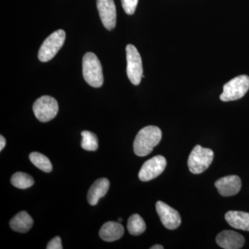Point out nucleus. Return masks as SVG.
Instances as JSON below:
<instances>
[{
    "label": "nucleus",
    "instance_id": "nucleus-20",
    "mask_svg": "<svg viewBox=\"0 0 249 249\" xmlns=\"http://www.w3.org/2000/svg\"><path fill=\"white\" fill-rule=\"evenodd\" d=\"M81 147L87 151H96L98 148V138L96 134L89 131L85 130L81 133Z\"/></svg>",
    "mask_w": 249,
    "mask_h": 249
},
{
    "label": "nucleus",
    "instance_id": "nucleus-19",
    "mask_svg": "<svg viewBox=\"0 0 249 249\" xmlns=\"http://www.w3.org/2000/svg\"><path fill=\"white\" fill-rule=\"evenodd\" d=\"M13 186L19 189H27L30 188L34 184V179L32 177L27 173H15L11 179Z\"/></svg>",
    "mask_w": 249,
    "mask_h": 249
},
{
    "label": "nucleus",
    "instance_id": "nucleus-13",
    "mask_svg": "<svg viewBox=\"0 0 249 249\" xmlns=\"http://www.w3.org/2000/svg\"><path fill=\"white\" fill-rule=\"evenodd\" d=\"M124 234V228L119 222H107L101 228L99 236L103 240L111 242L119 240Z\"/></svg>",
    "mask_w": 249,
    "mask_h": 249
},
{
    "label": "nucleus",
    "instance_id": "nucleus-3",
    "mask_svg": "<svg viewBox=\"0 0 249 249\" xmlns=\"http://www.w3.org/2000/svg\"><path fill=\"white\" fill-rule=\"evenodd\" d=\"M213 159L214 152L212 150L196 145L188 157V168L192 173L199 175L209 168Z\"/></svg>",
    "mask_w": 249,
    "mask_h": 249
},
{
    "label": "nucleus",
    "instance_id": "nucleus-5",
    "mask_svg": "<svg viewBox=\"0 0 249 249\" xmlns=\"http://www.w3.org/2000/svg\"><path fill=\"white\" fill-rule=\"evenodd\" d=\"M65 38L66 34L62 29L51 34L41 45L38 52L39 60L46 62L53 58L65 43Z\"/></svg>",
    "mask_w": 249,
    "mask_h": 249
},
{
    "label": "nucleus",
    "instance_id": "nucleus-23",
    "mask_svg": "<svg viewBox=\"0 0 249 249\" xmlns=\"http://www.w3.org/2000/svg\"><path fill=\"white\" fill-rule=\"evenodd\" d=\"M6 139L2 135H1V137H0V151H2L5 145H6Z\"/></svg>",
    "mask_w": 249,
    "mask_h": 249
},
{
    "label": "nucleus",
    "instance_id": "nucleus-22",
    "mask_svg": "<svg viewBox=\"0 0 249 249\" xmlns=\"http://www.w3.org/2000/svg\"><path fill=\"white\" fill-rule=\"evenodd\" d=\"M63 248L62 246L61 239L58 236L54 237L47 245V249H62Z\"/></svg>",
    "mask_w": 249,
    "mask_h": 249
},
{
    "label": "nucleus",
    "instance_id": "nucleus-15",
    "mask_svg": "<svg viewBox=\"0 0 249 249\" xmlns=\"http://www.w3.org/2000/svg\"><path fill=\"white\" fill-rule=\"evenodd\" d=\"M225 219L231 227L249 231V213L229 211L225 214Z\"/></svg>",
    "mask_w": 249,
    "mask_h": 249
},
{
    "label": "nucleus",
    "instance_id": "nucleus-24",
    "mask_svg": "<svg viewBox=\"0 0 249 249\" xmlns=\"http://www.w3.org/2000/svg\"><path fill=\"white\" fill-rule=\"evenodd\" d=\"M163 246L161 245H155L153 247H152L150 249H163Z\"/></svg>",
    "mask_w": 249,
    "mask_h": 249
},
{
    "label": "nucleus",
    "instance_id": "nucleus-7",
    "mask_svg": "<svg viewBox=\"0 0 249 249\" xmlns=\"http://www.w3.org/2000/svg\"><path fill=\"white\" fill-rule=\"evenodd\" d=\"M127 75L129 81L134 85H139L143 75L142 57L137 49L132 45L126 47Z\"/></svg>",
    "mask_w": 249,
    "mask_h": 249
},
{
    "label": "nucleus",
    "instance_id": "nucleus-2",
    "mask_svg": "<svg viewBox=\"0 0 249 249\" xmlns=\"http://www.w3.org/2000/svg\"><path fill=\"white\" fill-rule=\"evenodd\" d=\"M83 73L87 83L93 88H101L103 84V68L96 54L88 52L83 58Z\"/></svg>",
    "mask_w": 249,
    "mask_h": 249
},
{
    "label": "nucleus",
    "instance_id": "nucleus-12",
    "mask_svg": "<svg viewBox=\"0 0 249 249\" xmlns=\"http://www.w3.org/2000/svg\"><path fill=\"white\" fill-rule=\"evenodd\" d=\"M216 242L225 249H240L245 245V237L233 231H224L216 237Z\"/></svg>",
    "mask_w": 249,
    "mask_h": 249
},
{
    "label": "nucleus",
    "instance_id": "nucleus-14",
    "mask_svg": "<svg viewBox=\"0 0 249 249\" xmlns=\"http://www.w3.org/2000/svg\"><path fill=\"white\" fill-rule=\"evenodd\" d=\"M109 188V181L107 178H101L96 180L90 187L88 194V202L91 206L98 204V200L107 194Z\"/></svg>",
    "mask_w": 249,
    "mask_h": 249
},
{
    "label": "nucleus",
    "instance_id": "nucleus-11",
    "mask_svg": "<svg viewBox=\"0 0 249 249\" xmlns=\"http://www.w3.org/2000/svg\"><path fill=\"white\" fill-rule=\"evenodd\" d=\"M218 193L223 196H235L242 188V180L237 175H229L217 180L214 183Z\"/></svg>",
    "mask_w": 249,
    "mask_h": 249
},
{
    "label": "nucleus",
    "instance_id": "nucleus-21",
    "mask_svg": "<svg viewBox=\"0 0 249 249\" xmlns=\"http://www.w3.org/2000/svg\"><path fill=\"white\" fill-rule=\"evenodd\" d=\"M139 0H121L123 8L127 15H133L135 13Z\"/></svg>",
    "mask_w": 249,
    "mask_h": 249
},
{
    "label": "nucleus",
    "instance_id": "nucleus-18",
    "mask_svg": "<svg viewBox=\"0 0 249 249\" xmlns=\"http://www.w3.org/2000/svg\"><path fill=\"white\" fill-rule=\"evenodd\" d=\"M29 160L32 162L33 164L45 173H50L53 169L50 160L40 152H34L31 153L29 155Z\"/></svg>",
    "mask_w": 249,
    "mask_h": 249
},
{
    "label": "nucleus",
    "instance_id": "nucleus-16",
    "mask_svg": "<svg viewBox=\"0 0 249 249\" xmlns=\"http://www.w3.org/2000/svg\"><path fill=\"white\" fill-rule=\"evenodd\" d=\"M34 220L32 217L26 211H21L10 221V227L18 232H27L33 227Z\"/></svg>",
    "mask_w": 249,
    "mask_h": 249
},
{
    "label": "nucleus",
    "instance_id": "nucleus-4",
    "mask_svg": "<svg viewBox=\"0 0 249 249\" xmlns=\"http://www.w3.org/2000/svg\"><path fill=\"white\" fill-rule=\"evenodd\" d=\"M249 89V77L247 75H241L224 85L223 92L219 98L224 102L237 101L243 98Z\"/></svg>",
    "mask_w": 249,
    "mask_h": 249
},
{
    "label": "nucleus",
    "instance_id": "nucleus-25",
    "mask_svg": "<svg viewBox=\"0 0 249 249\" xmlns=\"http://www.w3.org/2000/svg\"><path fill=\"white\" fill-rule=\"evenodd\" d=\"M122 221H123L122 218H119V219H118V222H122Z\"/></svg>",
    "mask_w": 249,
    "mask_h": 249
},
{
    "label": "nucleus",
    "instance_id": "nucleus-8",
    "mask_svg": "<svg viewBox=\"0 0 249 249\" xmlns=\"http://www.w3.org/2000/svg\"><path fill=\"white\" fill-rule=\"evenodd\" d=\"M167 161L164 157L158 155L147 160L142 165L139 178L142 181H149L160 176L164 171Z\"/></svg>",
    "mask_w": 249,
    "mask_h": 249
},
{
    "label": "nucleus",
    "instance_id": "nucleus-6",
    "mask_svg": "<svg viewBox=\"0 0 249 249\" xmlns=\"http://www.w3.org/2000/svg\"><path fill=\"white\" fill-rule=\"evenodd\" d=\"M33 110L37 120L42 123L49 122L58 114V103L52 96H41L34 103Z\"/></svg>",
    "mask_w": 249,
    "mask_h": 249
},
{
    "label": "nucleus",
    "instance_id": "nucleus-17",
    "mask_svg": "<svg viewBox=\"0 0 249 249\" xmlns=\"http://www.w3.org/2000/svg\"><path fill=\"white\" fill-rule=\"evenodd\" d=\"M146 225L143 219L138 214L129 217L127 222V230L132 235L138 236L145 232Z\"/></svg>",
    "mask_w": 249,
    "mask_h": 249
},
{
    "label": "nucleus",
    "instance_id": "nucleus-1",
    "mask_svg": "<svg viewBox=\"0 0 249 249\" xmlns=\"http://www.w3.org/2000/svg\"><path fill=\"white\" fill-rule=\"evenodd\" d=\"M161 138V130L157 126L149 125L143 127L134 139V153L139 157L150 155L154 147L160 143Z\"/></svg>",
    "mask_w": 249,
    "mask_h": 249
},
{
    "label": "nucleus",
    "instance_id": "nucleus-10",
    "mask_svg": "<svg viewBox=\"0 0 249 249\" xmlns=\"http://www.w3.org/2000/svg\"><path fill=\"white\" fill-rule=\"evenodd\" d=\"M96 4L103 26L107 30H112L116 24V9L114 0H97Z\"/></svg>",
    "mask_w": 249,
    "mask_h": 249
},
{
    "label": "nucleus",
    "instance_id": "nucleus-9",
    "mask_svg": "<svg viewBox=\"0 0 249 249\" xmlns=\"http://www.w3.org/2000/svg\"><path fill=\"white\" fill-rule=\"evenodd\" d=\"M156 209L162 224L166 229L175 230L179 227L181 219L178 211L160 201L156 204Z\"/></svg>",
    "mask_w": 249,
    "mask_h": 249
}]
</instances>
